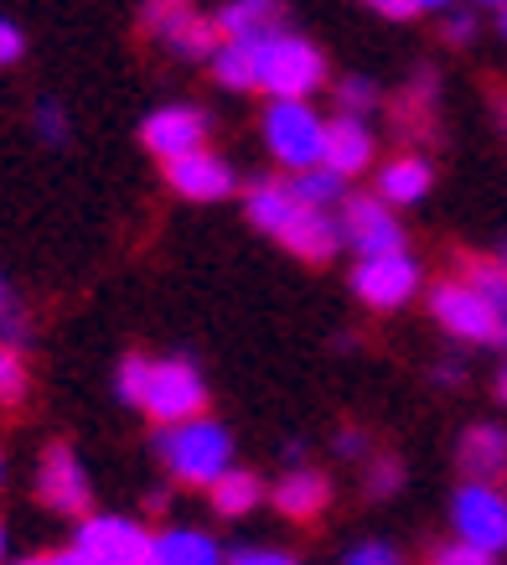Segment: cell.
<instances>
[{
    "instance_id": "obj_24",
    "label": "cell",
    "mask_w": 507,
    "mask_h": 565,
    "mask_svg": "<svg viewBox=\"0 0 507 565\" xmlns=\"http://www.w3.org/2000/svg\"><path fill=\"white\" fill-rule=\"evenodd\" d=\"M290 192H295L301 203H311V207H332V203H342V192H347V177H337L332 167H311V172H295Z\"/></svg>"
},
{
    "instance_id": "obj_36",
    "label": "cell",
    "mask_w": 507,
    "mask_h": 565,
    "mask_svg": "<svg viewBox=\"0 0 507 565\" xmlns=\"http://www.w3.org/2000/svg\"><path fill=\"white\" fill-rule=\"evenodd\" d=\"M337 451H342V457H363V451H368V436H363V430H342Z\"/></svg>"
},
{
    "instance_id": "obj_33",
    "label": "cell",
    "mask_w": 507,
    "mask_h": 565,
    "mask_svg": "<svg viewBox=\"0 0 507 565\" xmlns=\"http://www.w3.org/2000/svg\"><path fill=\"white\" fill-rule=\"evenodd\" d=\"M228 565H295V561H290L285 550H259V545H249V550H238Z\"/></svg>"
},
{
    "instance_id": "obj_25",
    "label": "cell",
    "mask_w": 507,
    "mask_h": 565,
    "mask_svg": "<svg viewBox=\"0 0 507 565\" xmlns=\"http://www.w3.org/2000/svg\"><path fill=\"white\" fill-rule=\"evenodd\" d=\"M26 384H32V374H26L21 348L0 343V405H6V411H11V405H21V399H26Z\"/></svg>"
},
{
    "instance_id": "obj_41",
    "label": "cell",
    "mask_w": 507,
    "mask_h": 565,
    "mask_svg": "<svg viewBox=\"0 0 507 565\" xmlns=\"http://www.w3.org/2000/svg\"><path fill=\"white\" fill-rule=\"evenodd\" d=\"M503 36H507V6H503Z\"/></svg>"
},
{
    "instance_id": "obj_39",
    "label": "cell",
    "mask_w": 507,
    "mask_h": 565,
    "mask_svg": "<svg viewBox=\"0 0 507 565\" xmlns=\"http://www.w3.org/2000/svg\"><path fill=\"white\" fill-rule=\"evenodd\" d=\"M0 565H6V524H0Z\"/></svg>"
},
{
    "instance_id": "obj_43",
    "label": "cell",
    "mask_w": 507,
    "mask_h": 565,
    "mask_svg": "<svg viewBox=\"0 0 507 565\" xmlns=\"http://www.w3.org/2000/svg\"><path fill=\"white\" fill-rule=\"evenodd\" d=\"M487 6H507V0H487Z\"/></svg>"
},
{
    "instance_id": "obj_17",
    "label": "cell",
    "mask_w": 507,
    "mask_h": 565,
    "mask_svg": "<svg viewBox=\"0 0 507 565\" xmlns=\"http://www.w3.org/2000/svg\"><path fill=\"white\" fill-rule=\"evenodd\" d=\"M326 498H332V482L322 472H311V467H290L285 478L274 482V509L285 519H316L326 509Z\"/></svg>"
},
{
    "instance_id": "obj_40",
    "label": "cell",
    "mask_w": 507,
    "mask_h": 565,
    "mask_svg": "<svg viewBox=\"0 0 507 565\" xmlns=\"http://www.w3.org/2000/svg\"><path fill=\"white\" fill-rule=\"evenodd\" d=\"M497 394H503V399H507V369H503V379H497Z\"/></svg>"
},
{
    "instance_id": "obj_42",
    "label": "cell",
    "mask_w": 507,
    "mask_h": 565,
    "mask_svg": "<svg viewBox=\"0 0 507 565\" xmlns=\"http://www.w3.org/2000/svg\"><path fill=\"white\" fill-rule=\"evenodd\" d=\"M497 259H503V265H507V244H503V255H497Z\"/></svg>"
},
{
    "instance_id": "obj_32",
    "label": "cell",
    "mask_w": 507,
    "mask_h": 565,
    "mask_svg": "<svg viewBox=\"0 0 507 565\" xmlns=\"http://www.w3.org/2000/svg\"><path fill=\"white\" fill-rule=\"evenodd\" d=\"M347 565H399V555H393V545H384V540H368V545H357L353 555H347Z\"/></svg>"
},
{
    "instance_id": "obj_26",
    "label": "cell",
    "mask_w": 507,
    "mask_h": 565,
    "mask_svg": "<svg viewBox=\"0 0 507 565\" xmlns=\"http://www.w3.org/2000/svg\"><path fill=\"white\" fill-rule=\"evenodd\" d=\"M0 343H11V348L26 343V311H21V296L11 291L6 275H0Z\"/></svg>"
},
{
    "instance_id": "obj_13",
    "label": "cell",
    "mask_w": 507,
    "mask_h": 565,
    "mask_svg": "<svg viewBox=\"0 0 507 565\" xmlns=\"http://www.w3.org/2000/svg\"><path fill=\"white\" fill-rule=\"evenodd\" d=\"M145 21L176 57H213L218 52V26L197 11H186V0H151Z\"/></svg>"
},
{
    "instance_id": "obj_10",
    "label": "cell",
    "mask_w": 507,
    "mask_h": 565,
    "mask_svg": "<svg viewBox=\"0 0 507 565\" xmlns=\"http://www.w3.org/2000/svg\"><path fill=\"white\" fill-rule=\"evenodd\" d=\"M353 291H357V301H368L373 311H399L409 296L420 291V265H414L404 249H399V255L357 259Z\"/></svg>"
},
{
    "instance_id": "obj_35",
    "label": "cell",
    "mask_w": 507,
    "mask_h": 565,
    "mask_svg": "<svg viewBox=\"0 0 507 565\" xmlns=\"http://www.w3.org/2000/svg\"><path fill=\"white\" fill-rule=\"evenodd\" d=\"M378 17H414L420 11V0H368Z\"/></svg>"
},
{
    "instance_id": "obj_30",
    "label": "cell",
    "mask_w": 507,
    "mask_h": 565,
    "mask_svg": "<svg viewBox=\"0 0 507 565\" xmlns=\"http://www.w3.org/2000/svg\"><path fill=\"white\" fill-rule=\"evenodd\" d=\"M32 125H36V136L47 140V146H63V140H68V120H63V109H57V104H52V99H42V104H36Z\"/></svg>"
},
{
    "instance_id": "obj_44",
    "label": "cell",
    "mask_w": 507,
    "mask_h": 565,
    "mask_svg": "<svg viewBox=\"0 0 507 565\" xmlns=\"http://www.w3.org/2000/svg\"><path fill=\"white\" fill-rule=\"evenodd\" d=\"M0 478H6V462H0Z\"/></svg>"
},
{
    "instance_id": "obj_31",
    "label": "cell",
    "mask_w": 507,
    "mask_h": 565,
    "mask_svg": "<svg viewBox=\"0 0 507 565\" xmlns=\"http://www.w3.org/2000/svg\"><path fill=\"white\" fill-rule=\"evenodd\" d=\"M435 565H497V555H487V550L476 545H461V540H451V545L435 550Z\"/></svg>"
},
{
    "instance_id": "obj_45",
    "label": "cell",
    "mask_w": 507,
    "mask_h": 565,
    "mask_svg": "<svg viewBox=\"0 0 507 565\" xmlns=\"http://www.w3.org/2000/svg\"><path fill=\"white\" fill-rule=\"evenodd\" d=\"M503 338H507V322H503Z\"/></svg>"
},
{
    "instance_id": "obj_15",
    "label": "cell",
    "mask_w": 507,
    "mask_h": 565,
    "mask_svg": "<svg viewBox=\"0 0 507 565\" xmlns=\"http://www.w3.org/2000/svg\"><path fill=\"white\" fill-rule=\"evenodd\" d=\"M337 177H357L373 167V130L357 115H337V120L326 125V161Z\"/></svg>"
},
{
    "instance_id": "obj_20",
    "label": "cell",
    "mask_w": 507,
    "mask_h": 565,
    "mask_svg": "<svg viewBox=\"0 0 507 565\" xmlns=\"http://www.w3.org/2000/svg\"><path fill=\"white\" fill-rule=\"evenodd\" d=\"M424 192H430V161L399 156V161H389V167L378 172V192H373V198H384L389 207H404V203H420Z\"/></svg>"
},
{
    "instance_id": "obj_7",
    "label": "cell",
    "mask_w": 507,
    "mask_h": 565,
    "mask_svg": "<svg viewBox=\"0 0 507 565\" xmlns=\"http://www.w3.org/2000/svg\"><path fill=\"white\" fill-rule=\"evenodd\" d=\"M78 565H151V534L136 519L119 514H94L84 519V530L73 540Z\"/></svg>"
},
{
    "instance_id": "obj_16",
    "label": "cell",
    "mask_w": 507,
    "mask_h": 565,
    "mask_svg": "<svg viewBox=\"0 0 507 565\" xmlns=\"http://www.w3.org/2000/svg\"><path fill=\"white\" fill-rule=\"evenodd\" d=\"M280 17H285L280 0H228L213 26L223 32V42H259L280 32Z\"/></svg>"
},
{
    "instance_id": "obj_38",
    "label": "cell",
    "mask_w": 507,
    "mask_h": 565,
    "mask_svg": "<svg viewBox=\"0 0 507 565\" xmlns=\"http://www.w3.org/2000/svg\"><path fill=\"white\" fill-rule=\"evenodd\" d=\"M11 565H78V555L63 550V555H26V561H11Z\"/></svg>"
},
{
    "instance_id": "obj_22",
    "label": "cell",
    "mask_w": 507,
    "mask_h": 565,
    "mask_svg": "<svg viewBox=\"0 0 507 565\" xmlns=\"http://www.w3.org/2000/svg\"><path fill=\"white\" fill-rule=\"evenodd\" d=\"M213 63V78L223 88H259V68H254V42H218V52L207 57Z\"/></svg>"
},
{
    "instance_id": "obj_27",
    "label": "cell",
    "mask_w": 507,
    "mask_h": 565,
    "mask_svg": "<svg viewBox=\"0 0 507 565\" xmlns=\"http://www.w3.org/2000/svg\"><path fill=\"white\" fill-rule=\"evenodd\" d=\"M145 379H151V359L130 353V359L119 363V374H115L119 399H125V405H140V394H145Z\"/></svg>"
},
{
    "instance_id": "obj_4",
    "label": "cell",
    "mask_w": 507,
    "mask_h": 565,
    "mask_svg": "<svg viewBox=\"0 0 507 565\" xmlns=\"http://www.w3.org/2000/svg\"><path fill=\"white\" fill-rule=\"evenodd\" d=\"M265 146L280 167L311 172L326 161V120L305 99H270L265 109Z\"/></svg>"
},
{
    "instance_id": "obj_12",
    "label": "cell",
    "mask_w": 507,
    "mask_h": 565,
    "mask_svg": "<svg viewBox=\"0 0 507 565\" xmlns=\"http://www.w3.org/2000/svg\"><path fill=\"white\" fill-rule=\"evenodd\" d=\"M140 140H145V151L161 156V161H182V156L203 151L207 140V115L203 109H192V104H166V109H155L151 120L140 125Z\"/></svg>"
},
{
    "instance_id": "obj_2",
    "label": "cell",
    "mask_w": 507,
    "mask_h": 565,
    "mask_svg": "<svg viewBox=\"0 0 507 565\" xmlns=\"http://www.w3.org/2000/svg\"><path fill=\"white\" fill-rule=\"evenodd\" d=\"M155 457L176 482L186 488H213L223 472H234V441L218 420H182V426H161L155 436Z\"/></svg>"
},
{
    "instance_id": "obj_14",
    "label": "cell",
    "mask_w": 507,
    "mask_h": 565,
    "mask_svg": "<svg viewBox=\"0 0 507 565\" xmlns=\"http://www.w3.org/2000/svg\"><path fill=\"white\" fill-rule=\"evenodd\" d=\"M166 182L186 203H223V198L234 192V167L213 151H192V156H182V161H171Z\"/></svg>"
},
{
    "instance_id": "obj_8",
    "label": "cell",
    "mask_w": 507,
    "mask_h": 565,
    "mask_svg": "<svg viewBox=\"0 0 507 565\" xmlns=\"http://www.w3.org/2000/svg\"><path fill=\"white\" fill-rule=\"evenodd\" d=\"M451 524H456L461 545H476L487 555L507 550V493L492 482H466L451 503Z\"/></svg>"
},
{
    "instance_id": "obj_5",
    "label": "cell",
    "mask_w": 507,
    "mask_h": 565,
    "mask_svg": "<svg viewBox=\"0 0 507 565\" xmlns=\"http://www.w3.org/2000/svg\"><path fill=\"white\" fill-rule=\"evenodd\" d=\"M203 405H207V384H203V374H197V363H186V359L151 363L140 411L155 415L161 426H182V420H197Z\"/></svg>"
},
{
    "instance_id": "obj_28",
    "label": "cell",
    "mask_w": 507,
    "mask_h": 565,
    "mask_svg": "<svg viewBox=\"0 0 507 565\" xmlns=\"http://www.w3.org/2000/svg\"><path fill=\"white\" fill-rule=\"evenodd\" d=\"M337 104H342V115H357V120H363V109H373V104H378V88H373L368 78H342V84H337Z\"/></svg>"
},
{
    "instance_id": "obj_3",
    "label": "cell",
    "mask_w": 507,
    "mask_h": 565,
    "mask_svg": "<svg viewBox=\"0 0 507 565\" xmlns=\"http://www.w3.org/2000/svg\"><path fill=\"white\" fill-rule=\"evenodd\" d=\"M254 68H259V88L270 99H311L326 84V57L322 47H311L295 32H274L254 42Z\"/></svg>"
},
{
    "instance_id": "obj_1",
    "label": "cell",
    "mask_w": 507,
    "mask_h": 565,
    "mask_svg": "<svg viewBox=\"0 0 507 565\" xmlns=\"http://www.w3.org/2000/svg\"><path fill=\"white\" fill-rule=\"evenodd\" d=\"M249 223L265 228V234H274L290 255L311 259V265L332 259L342 244V223L332 218L326 207L301 203V198L290 192V182H254L249 188Z\"/></svg>"
},
{
    "instance_id": "obj_23",
    "label": "cell",
    "mask_w": 507,
    "mask_h": 565,
    "mask_svg": "<svg viewBox=\"0 0 507 565\" xmlns=\"http://www.w3.org/2000/svg\"><path fill=\"white\" fill-rule=\"evenodd\" d=\"M461 280H466L472 291L487 296L492 307L503 311V322H507V265L503 259H466V265H461Z\"/></svg>"
},
{
    "instance_id": "obj_34",
    "label": "cell",
    "mask_w": 507,
    "mask_h": 565,
    "mask_svg": "<svg viewBox=\"0 0 507 565\" xmlns=\"http://www.w3.org/2000/svg\"><path fill=\"white\" fill-rule=\"evenodd\" d=\"M21 47H26V42H21V32L6 17H0V68H6V63H17Z\"/></svg>"
},
{
    "instance_id": "obj_29",
    "label": "cell",
    "mask_w": 507,
    "mask_h": 565,
    "mask_svg": "<svg viewBox=\"0 0 507 565\" xmlns=\"http://www.w3.org/2000/svg\"><path fill=\"white\" fill-rule=\"evenodd\" d=\"M399 482H404V467L393 462V457H378V462H368V493L373 498L399 493Z\"/></svg>"
},
{
    "instance_id": "obj_21",
    "label": "cell",
    "mask_w": 507,
    "mask_h": 565,
    "mask_svg": "<svg viewBox=\"0 0 507 565\" xmlns=\"http://www.w3.org/2000/svg\"><path fill=\"white\" fill-rule=\"evenodd\" d=\"M259 478L254 472H244V467H234V472H223L213 488H207V498H213V509H218L223 519H244V514H254L259 509Z\"/></svg>"
},
{
    "instance_id": "obj_9",
    "label": "cell",
    "mask_w": 507,
    "mask_h": 565,
    "mask_svg": "<svg viewBox=\"0 0 507 565\" xmlns=\"http://www.w3.org/2000/svg\"><path fill=\"white\" fill-rule=\"evenodd\" d=\"M337 223H342V244H353L357 259L404 249V228H399V218H393V207L384 198H347Z\"/></svg>"
},
{
    "instance_id": "obj_6",
    "label": "cell",
    "mask_w": 507,
    "mask_h": 565,
    "mask_svg": "<svg viewBox=\"0 0 507 565\" xmlns=\"http://www.w3.org/2000/svg\"><path fill=\"white\" fill-rule=\"evenodd\" d=\"M430 317H435L456 343H492L503 338V311L492 307L482 291H472L466 280H445L430 291Z\"/></svg>"
},
{
    "instance_id": "obj_37",
    "label": "cell",
    "mask_w": 507,
    "mask_h": 565,
    "mask_svg": "<svg viewBox=\"0 0 507 565\" xmlns=\"http://www.w3.org/2000/svg\"><path fill=\"white\" fill-rule=\"evenodd\" d=\"M472 32H476L472 17H451V21H445V36H451V42H472Z\"/></svg>"
},
{
    "instance_id": "obj_11",
    "label": "cell",
    "mask_w": 507,
    "mask_h": 565,
    "mask_svg": "<svg viewBox=\"0 0 507 565\" xmlns=\"http://www.w3.org/2000/svg\"><path fill=\"white\" fill-rule=\"evenodd\" d=\"M88 472L78 462V451L73 446H47L42 451V462H36V498L47 503L52 514H88Z\"/></svg>"
},
{
    "instance_id": "obj_18",
    "label": "cell",
    "mask_w": 507,
    "mask_h": 565,
    "mask_svg": "<svg viewBox=\"0 0 507 565\" xmlns=\"http://www.w3.org/2000/svg\"><path fill=\"white\" fill-rule=\"evenodd\" d=\"M151 565H223V550L203 530H166L151 540Z\"/></svg>"
},
{
    "instance_id": "obj_19",
    "label": "cell",
    "mask_w": 507,
    "mask_h": 565,
    "mask_svg": "<svg viewBox=\"0 0 507 565\" xmlns=\"http://www.w3.org/2000/svg\"><path fill=\"white\" fill-rule=\"evenodd\" d=\"M461 467L472 472V482H492L507 472V430L497 426H472L461 436Z\"/></svg>"
}]
</instances>
